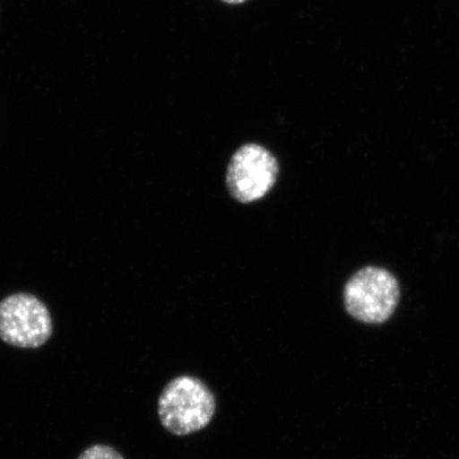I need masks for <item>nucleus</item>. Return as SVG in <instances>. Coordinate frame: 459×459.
<instances>
[{
	"label": "nucleus",
	"instance_id": "f257e3e1",
	"mask_svg": "<svg viewBox=\"0 0 459 459\" xmlns=\"http://www.w3.org/2000/svg\"><path fill=\"white\" fill-rule=\"evenodd\" d=\"M216 411L212 392L198 377H175L160 395L159 416L171 434L189 435L210 424Z\"/></svg>",
	"mask_w": 459,
	"mask_h": 459
},
{
	"label": "nucleus",
	"instance_id": "f03ea898",
	"mask_svg": "<svg viewBox=\"0 0 459 459\" xmlns=\"http://www.w3.org/2000/svg\"><path fill=\"white\" fill-rule=\"evenodd\" d=\"M343 300L352 318L368 325H380L394 316L400 301V285L385 268H361L347 281Z\"/></svg>",
	"mask_w": 459,
	"mask_h": 459
},
{
	"label": "nucleus",
	"instance_id": "7ed1b4c3",
	"mask_svg": "<svg viewBox=\"0 0 459 459\" xmlns=\"http://www.w3.org/2000/svg\"><path fill=\"white\" fill-rule=\"evenodd\" d=\"M53 334L48 307L36 296L14 294L0 301V340L20 349H38Z\"/></svg>",
	"mask_w": 459,
	"mask_h": 459
},
{
	"label": "nucleus",
	"instance_id": "20e7f679",
	"mask_svg": "<svg viewBox=\"0 0 459 459\" xmlns=\"http://www.w3.org/2000/svg\"><path fill=\"white\" fill-rule=\"evenodd\" d=\"M277 175L279 162L273 153L261 144L247 143L230 160L226 184L238 202L253 204L273 188Z\"/></svg>",
	"mask_w": 459,
	"mask_h": 459
},
{
	"label": "nucleus",
	"instance_id": "39448f33",
	"mask_svg": "<svg viewBox=\"0 0 459 459\" xmlns=\"http://www.w3.org/2000/svg\"><path fill=\"white\" fill-rule=\"evenodd\" d=\"M78 459H124L119 452L108 446H93L86 449Z\"/></svg>",
	"mask_w": 459,
	"mask_h": 459
},
{
	"label": "nucleus",
	"instance_id": "423d86ee",
	"mask_svg": "<svg viewBox=\"0 0 459 459\" xmlns=\"http://www.w3.org/2000/svg\"><path fill=\"white\" fill-rule=\"evenodd\" d=\"M222 2L228 3V4H243L247 0H222Z\"/></svg>",
	"mask_w": 459,
	"mask_h": 459
}]
</instances>
